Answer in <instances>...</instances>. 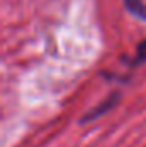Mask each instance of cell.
Listing matches in <instances>:
<instances>
[{
	"mask_svg": "<svg viewBox=\"0 0 146 147\" xmlns=\"http://www.w3.org/2000/svg\"><path fill=\"white\" fill-rule=\"evenodd\" d=\"M143 62H146V41L138 45V50H136V57H134L132 65H139Z\"/></svg>",
	"mask_w": 146,
	"mask_h": 147,
	"instance_id": "obj_3",
	"label": "cell"
},
{
	"mask_svg": "<svg viewBox=\"0 0 146 147\" xmlns=\"http://www.w3.org/2000/svg\"><path fill=\"white\" fill-rule=\"evenodd\" d=\"M127 10L141 19H146V5L143 3V0H124Z\"/></svg>",
	"mask_w": 146,
	"mask_h": 147,
	"instance_id": "obj_1",
	"label": "cell"
},
{
	"mask_svg": "<svg viewBox=\"0 0 146 147\" xmlns=\"http://www.w3.org/2000/svg\"><path fill=\"white\" fill-rule=\"evenodd\" d=\"M117 99H119V92L112 94L108 99L103 103V105H100V106H98V110H93V111H91V113H89V115L84 118V121H86V120H91V118H95V116H100L102 113H105V111L108 110V108H112V106L115 105V101H117Z\"/></svg>",
	"mask_w": 146,
	"mask_h": 147,
	"instance_id": "obj_2",
	"label": "cell"
}]
</instances>
